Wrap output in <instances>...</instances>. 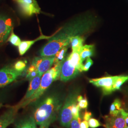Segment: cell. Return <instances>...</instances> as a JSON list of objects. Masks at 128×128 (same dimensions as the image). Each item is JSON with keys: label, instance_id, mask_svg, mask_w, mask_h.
Wrapping results in <instances>:
<instances>
[{"label": "cell", "instance_id": "obj_1", "mask_svg": "<svg viewBox=\"0 0 128 128\" xmlns=\"http://www.w3.org/2000/svg\"><path fill=\"white\" fill-rule=\"evenodd\" d=\"M96 20L92 16L77 18L65 26L52 36L40 52V56H53L64 46L70 44L72 37L82 34L90 30Z\"/></svg>", "mask_w": 128, "mask_h": 128}, {"label": "cell", "instance_id": "obj_2", "mask_svg": "<svg viewBox=\"0 0 128 128\" xmlns=\"http://www.w3.org/2000/svg\"><path fill=\"white\" fill-rule=\"evenodd\" d=\"M63 106L62 101L56 95L46 96L35 106L33 117L37 125H50L59 117Z\"/></svg>", "mask_w": 128, "mask_h": 128}, {"label": "cell", "instance_id": "obj_3", "mask_svg": "<svg viewBox=\"0 0 128 128\" xmlns=\"http://www.w3.org/2000/svg\"><path fill=\"white\" fill-rule=\"evenodd\" d=\"M63 61L54 64V66L44 74L41 78L40 87L29 99L22 103H18L14 106L18 110L24 108L38 100L52 82L60 78L61 69Z\"/></svg>", "mask_w": 128, "mask_h": 128}, {"label": "cell", "instance_id": "obj_4", "mask_svg": "<svg viewBox=\"0 0 128 128\" xmlns=\"http://www.w3.org/2000/svg\"><path fill=\"white\" fill-rule=\"evenodd\" d=\"M82 47L72 50V52L65 58L61 69L60 76L61 81L66 82L73 79L82 72L83 62L81 60V53Z\"/></svg>", "mask_w": 128, "mask_h": 128}, {"label": "cell", "instance_id": "obj_5", "mask_svg": "<svg viewBox=\"0 0 128 128\" xmlns=\"http://www.w3.org/2000/svg\"><path fill=\"white\" fill-rule=\"evenodd\" d=\"M78 96L77 92L69 94L60 110L59 115L60 124L66 128H70L71 122L73 119L72 109L74 104L78 102Z\"/></svg>", "mask_w": 128, "mask_h": 128}, {"label": "cell", "instance_id": "obj_6", "mask_svg": "<svg viewBox=\"0 0 128 128\" xmlns=\"http://www.w3.org/2000/svg\"><path fill=\"white\" fill-rule=\"evenodd\" d=\"M118 76H107L99 78L91 79L89 82L96 87L101 88L104 96L111 94L114 90V84Z\"/></svg>", "mask_w": 128, "mask_h": 128}, {"label": "cell", "instance_id": "obj_7", "mask_svg": "<svg viewBox=\"0 0 128 128\" xmlns=\"http://www.w3.org/2000/svg\"><path fill=\"white\" fill-rule=\"evenodd\" d=\"M22 74L16 71L13 66H7L0 69V88L5 87L15 81Z\"/></svg>", "mask_w": 128, "mask_h": 128}, {"label": "cell", "instance_id": "obj_8", "mask_svg": "<svg viewBox=\"0 0 128 128\" xmlns=\"http://www.w3.org/2000/svg\"><path fill=\"white\" fill-rule=\"evenodd\" d=\"M54 60L55 56H37L34 58L32 64L36 66L38 75L42 76L44 74L51 68L52 65L54 64Z\"/></svg>", "mask_w": 128, "mask_h": 128}, {"label": "cell", "instance_id": "obj_9", "mask_svg": "<svg viewBox=\"0 0 128 128\" xmlns=\"http://www.w3.org/2000/svg\"><path fill=\"white\" fill-rule=\"evenodd\" d=\"M12 30V20L5 15L0 14V46L4 45L8 40Z\"/></svg>", "mask_w": 128, "mask_h": 128}, {"label": "cell", "instance_id": "obj_10", "mask_svg": "<svg viewBox=\"0 0 128 128\" xmlns=\"http://www.w3.org/2000/svg\"><path fill=\"white\" fill-rule=\"evenodd\" d=\"M18 4L22 12L28 16L39 14L41 12L36 0H20Z\"/></svg>", "mask_w": 128, "mask_h": 128}, {"label": "cell", "instance_id": "obj_11", "mask_svg": "<svg viewBox=\"0 0 128 128\" xmlns=\"http://www.w3.org/2000/svg\"><path fill=\"white\" fill-rule=\"evenodd\" d=\"M103 118L105 122L103 126L105 128H127L125 120L120 111L116 116L106 115Z\"/></svg>", "mask_w": 128, "mask_h": 128}, {"label": "cell", "instance_id": "obj_12", "mask_svg": "<svg viewBox=\"0 0 128 128\" xmlns=\"http://www.w3.org/2000/svg\"><path fill=\"white\" fill-rule=\"evenodd\" d=\"M18 109L10 106L0 116V128H7L15 120Z\"/></svg>", "mask_w": 128, "mask_h": 128}, {"label": "cell", "instance_id": "obj_13", "mask_svg": "<svg viewBox=\"0 0 128 128\" xmlns=\"http://www.w3.org/2000/svg\"><path fill=\"white\" fill-rule=\"evenodd\" d=\"M41 76L38 75L30 81L29 86L25 95L23 97L22 100L18 103H22L29 99L34 94L38 88L40 87L41 82Z\"/></svg>", "mask_w": 128, "mask_h": 128}, {"label": "cell", "instance_id": "obj_14", "mask_svg": "<svg viewBox=\"0 0 128 128\" xmlns=\"http://www.w3.org/2000/svg\"><path fill=\"white\" fill-rule=\"evenodd\" d=\"M52 36H45L43 34H41L40 37L34 40L22 41L20 44L18 46V51H19L20 55V56H23L24 55L36 42L39 41L40 40H44V39L49 40L50 38L51 37H52Z\"/></svg>", "mask_w": 128, "mask_h": 128}, {"label": "cell", "instance_id": "obj_15", "mask_svg": "<svg viewBox=\"0 0 128 128\" xmlns=\"http://www.w3.org/2000/svg\"><path fill=\"white\" fill-rule=\"evenodd\" d=\"M15 128H37V124L32 116H26L15 124Z\"/></svg>", "mask_w": 128, "mask_h": 128}, {"label": "cell", "instance_id": "obj_16", "mask_svg": "<svg viewBox=\"0 0 128 128\" xmlns=\"http://www.w3.org/2000/svg\"><path fill=\"white\" fill-rule=\"evenodd\" d=\"M94 45H85L83 46L81 53V60L83 62L88 58H90L94 54Z\"/></svg>", "mask_w": 128, "mask_h": 128}, {"label": "cell", "instance_id": "obj_17", "mask_svg": "<svg viewBox=\"0 0 128 128\" xmlns=\"http://www.w3.org/2000/svg\"><path fill=\"white\" fill-rule=\"evenodd\" d=\"M122 103L119 99H116L110 106L109 115L112 116H116L120 112Z\"/></svg>", "mask_w": 128, "mask_h": 128}, {"label": "cell", "instance_id": "obj_18", "mask_svg": "<svg viewBox=\"0 0 128 128\" xmlns=\"http://www.w3.org/2000/svg\"><path fill=\"white\" fill-rule=\"evenodd\" d=\"M84 40L82 37L79 35L72 37L70 38V44H71L72 50H77L83 46Z\"/></svg>", "mask_w": 128, "mask_h": 128}, {"label": "cell", "instance_id": "obj_19", "mask_svg": "<svg viewBox=\"0 0 128 128\" xmlns=\"http://www.w3.org/2000/svg\"><path fill=\"white\" fill-rule=\"evenodd\" d=\"M68 46H64L63 47L55 54L54 64L64 60L66 53L68 50Z\"/></svg>", "mask_w": 128, "mask_h": 128}, {"label": "cell", "instance_id": "obj_20", "mask_svg": "<svg viewBox=\"0 0 128 128\" xmlns=\"http://www.w3.org/2000/svg\"><path fill=\"white\" fill-rule=\"evenodd\" d=\"M38 75V72L36 66L33 64H31V65L27 70L26 76L27 80H28L29 81H30L34 78L36 77Z\"/></svg>", "mask_w": 128, "mask_h": 128}, {"label": "cell", "instance_id": "obj_21", "mask_svg": "<svg viewBox=\"0 0 128 128\" xmlns=\"http://www.w3.org/2000/svg\"><path fill=\"white\" fill-rule=\"evenodd\" d=\"M128 80V76H118L114 84V91L120 90L121 86Z\"/></svg>", "mask_w": 128, "mask_h": 128}, {"label": "cell", "instance_id": "obj_22", "mask_svg": "<svg viewBox=\"0 0 128 128\" xmlns=\"http://www.w3.org/2000/svg\"><path fill=\"white\" fill-rule=\"evenodd\" d=\"M27 63V61L25 60H18L14 64L13 67L16 71L22 73L26 68Z\"/></svg>", "mask_w": 128, "mask_h": 128}, {"label": "cell", "instance_id": "obj_23", "mask_svg": "<svg viewBox=\"0 0 128 128\" xmlns=\"http://www.w3.org/2000/svg\"><path fill=\"white\" fill-rule=\"evenodd\" d=\"M7 40L10 42L14 46H18L22 42L20 38L17 35H16L14 33L13 30L9 38H8Z\"/></svg>", "mask_w": 128, "mask_h": 128}, {"label": "cell", "instance_id": "obj_24", "mask_svg": "<svg viewBox=\"0 0 128 128\" xmlns=\"http://www.w3.org/2000/svg\"><path fill=\"white\" fill-rule=\"evenodd\" d=\"M80 108L78 104V102H76L73 105L72 109V114L73 116V118L77 119L79 117V110Z\"/></svg>", "mask_w": 128, "mask_h": 128}, {"label": "cell", "instance_id": "obj_25", "mask_svg": "<svg viewBox=\"0 0 128 128\" xmlns=\"http://www.w3.org/2000/svg\"><path fill=\"white\" fill-rule=\"evenodd\" d=\"M93 64V61L90 58H88L86 59L85 63L82 65V71L84 72H86L89 70L90 68Z\"/></svg>", "mask_w": 128, "mask_h": 128}, {"label": "cell", "instance_id": "obj_26", "mask_svg": "<svg viewBox=\"0 0 128 128\" xmlns=\"http://www.w3.org/2000/svg\"><path fill=\"white\" fill-rule=\"evenodd\" d=\"M81 122V119L79 117L77 119L73 118L71 122L70 128H80V124Z\"/></svg>", "mask_w": 128, "mask_h": 128}, {"label": "cell", "instance_id": "obj_27", "mask_svg": "<svg viewBox=\"0 0 128 128\" xmlns=\"http://www.w3.org/2000/svg\"><path fill=\"white\" fill-rule=\"evenodd\" d=\"M88 124L90 127L91 128H96L101 126L99 121L96 119L91 118L88 120Z\"/></svg>", "mask_w": 128, "mask_h": 128}, {"label": "cell", "instance_id": "obj_28", "mask_svg": "<svg viewBox=\"0 0 128 128\" xmlns=\"http://www.w3.org/2000/svg\"><path fill=\"white\" fill-rule=\"evenodd\" d=\"M78 104L79 105L80 109H86L88 107V101L86 98H83L80 101L78 102Z\"/></svg>", "mask_w": 128, "mask_h": 128}, {"label": "cell", "instance_id": "obj_29", "mask_svg": "<svg viewBox=\"0 0 128 128\" xmlns=\"http://www.w3.org/2000/svg\"><path fill=\"white\" fill-rule=\"evenodd\" d=\"M120 112H121V113L124 116V119L125 120L126 124V126H127V128L128 127V112H126L122 108L121 109Z\"/></svg>", "mask_w": 128, "mask_h": 128}, {"label": "cell", "instance_id": "obj_30", "mask_svg": "<svg viewBox=\"0 0 128 128\" xmlns=\"http://www.w3.org/2000/svg\"><path fill=\"white\" fill-rule=\"evenodd\" d=\"M92 113L90 112H88V111H86L84 114V119L85 120L88 121L91 119V117Z\"/></svg>", "mask_w": 128, "mask_h": 128}, {"label": "cell", "instance_id": "obj_31", "mask_svg": "<svg viewBox=\"0 0 128 128\" xmlns=\"http://www.w3.org/2000/svg\"><path fill=\"white\" fill-rule=\"evenodd\" d=\"M88 122L86 120H83L80 124V128H89Z\"/></svg>", "mask_w": 128, "mask_h": 128}, {"label": "cell", "instance_id": "obj_32", "mask_svg": "<svg viewBox=\"0 0 128 128\" xmlns=\"http://www.w3.org/2000/svg\"><path fill=\"white\" fill-rule=\"evenodd\" d=\"M4 95L0 92V106L2 105L4 101Z\"/></svg>", "mask_w": 128, "mask_h": 128}, {"label": "cell", "instance_id": "obj_33", "mask_svg": "<svg viewBox=\"0 0 128 128\" xmlns=\"http://www.w3.org/2000/svg\"><path fill=\"white\" fill-rule=\"evenodd\" d=\"M50 125L49 124H44V125H42L40 126V127L39 128H48L49 126Z\"/></svg>", "mask_w": 128, "mask_h": 128}, {"label": "cell", "instance_id": "obj_34", "mask_svg": "<svg viewBox=\"0 0 128 128\" xmlns=\"http://www.w3.org/2000/svg\"><path fill=\"white\" fill-rule=\"evenodd\" d=\"M15 0L18 4L20 2V0Z\"/></svg>", "mask_w": 128, "mask_h": 128}, {"label": "cell", "instance_id": "obj_35", "mask_svg": "<svg viewBox=\"0 0 128 128\" xmlns=\"http://www.w3.org/2000/svg\"></svg>", "mask_w": 128, "mask_h": 128}]
</instances>
